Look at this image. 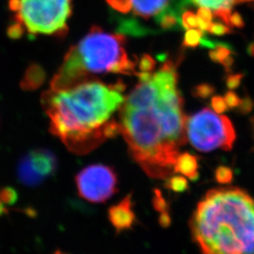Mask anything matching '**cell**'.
I'll list each match as a JSON object with an SVG mask.
<instances>
[{"label":"cell","mask_w":254,"mask_h":254,"mask_svg":"<svg viewBox=\"0 0 254 254\" xmlns=\"http://www.w3.org/2000/svg\"><path fill=\"white\" fill-rule=\"evenodd\" d=\"M200 8H206L213 12V15L220 19L222 23L230 26V17L232 15V8L242 2L253 0H191Z\"/></svg>","instance_id":"obj_10"},{"label":"cell","mask_w":254,"mask_h":254,"mask_svg":"<svg viewBox=\"0 0 254 254\" xmlns=\"http://www.w3.org/2000/svg\"><path fill=\"white\" fill-rule=\"evenodd\" d=\"M167 187L177 193H181L189 189V182L184 176H173L167 182Z\"/></svg>","instance_id":"obj_15"},{"label":"cell","mask_w":254,"mask_h":254,"mask_svg":"<svg viewBox=\"0 0 254 254\" xmlns=\"http://www.w3.org/2000/svg\"><path fill=\"white\" fill-rule=\"evenodd\" d=\"M224 100L226 102L228 109H234V108H238L240 103H241V99L239 98V96L236 94L235 91H229L227 93L225 94Z\"/></svg>","instance_id":"obj_23"},{"label":"cell","mask_w":254,"mask_h":254,"mask_svg":"<svg viewBox=\"0 0 254 254\" xmlns=\"http://www.w3.org/2000/svg\"><path fill=\"white\" fill-rule=\"evenodd\" d=\"M253 1H254V0H253Z\"/></svg>","instance_id":"obj_30"},{"label":"cell","mask_w":254,"mask_h":254,"mask_svg":"<svg viewBox=\"0 0 254 254\" xmlns=\"http://www.w3.org/2000/svg\"><path fill=\"white\" fill-rule=\"evenodd\" d=\"M241 80H242V74H240V73L230 75L227 78V81H226L228 89H229L230 91L235 90V89H236V88L240 85Z\"/></svg>","instance_id":"obj_26"},{"label":"cell","mask_w":254,"mask_h":254,"mask_svg":"<svg viewBox=\"0 0 254 254\" xmlns=\"http://www.w3.org/2000/svg\"><path fill=\"white\" fill-rule=\"evenodd\" d=\"M125 37L109 33L100 27L91 31L72 46L51 80L50 89L64 90L91 80L90 75L135 73L136 64L125 49Z\"/></svg>","instance_id":"obj_4"},{"label":"cell","mask_w":254,"mask_h":254,"mask_svg":"<svg viewBox=\"0 0 254 254\" xmlns=\"http://www.w3.org/2000/svg\"><path fill=\"white\" fill-rule=\"evenodd\" d=\"M177 23L175 15L173 13H162L159 17V24L163 28H172Z\"/></svg>","instance_id":"obj_22"},{"label":"cell","mask_w":254,"mask_h":254,"mask_svg":"<svg viewBox=\"0 0 254 254\" xmlns=\"http://www.w3.org/2000/svg\"><path fill=\"white\" fill-rule=\"evenodd\" d=\"M252 107H253V104H252V102L250 99H244V100H241V103H240V105H239V109L240 110L242 109V110H245V111H249L250 109H252Z\"/></svg>","instance_id":"obj_29"},{"label":"cell","mask_w":254,"mask_h":254,"mask_svg":"<svg viewBox=\"0 0 254 254\" xmlns=\"http://www.w3.org/2000/svg\"><path fill=\"white\" fill-rule=\"evenodd\" d=\"M155 193H156V194H155L154 200H153L154 208L156 209L157 211L161 212V213L166 212L167 208H168V204H167L166 200H165V199L162 197V195H161V193H160L159 191L156 190L155 191Z\"/></svg>","instance_id":"obj_25"},{"label":"cell","mask_w":254,"mask_h":254,"mask_svg":"<svg viewBox=\"0 0 254 254\" xmlns=\"http://www.w3.org/2000/svg\"><path fill=\"white\" fill-rule=\"evenodd\" d=\"M215 178L220 184H230L234 178V173L226 166H220L215 172Z\"/></svg>","instance_id":"obj_17"},{"label":"cell","mask_w":254,"mask_h":254,"mask_svg":"<svg viewBox=\"0 0 254 254\" xmlns=\"http://www.w3.org/2000/svg\"><path fill=\"white\" fill-rule=\"evenodd\" d=\"M109 5L113 9H117L123 13H127L130 11V6L128 0H107Z\"/></svg>","instance_id":"obj_24"},{"label":"cell","mask_w":254,"mask_h":254,"mask_svg":"<svg viewBox=\"0 0 254 254\" xmlns=\"http://www.w3.org/2000/svg\"><path fill=\"white\" fill-rule=\"evenodd\" d=\"M181 23L183 27H185L187 30L199 28V18L196 13L192 12L190 10L183 12L181 15Z\"/></svg>","instance_id":"obj_16"},{"label":"cell","mask_w":254,"mask_h":254,"mask_svg":"<svg viewBox=\"0 0 254 254\" xmlns=\"http://www.w3.org/2000/svg\"><path fill=\"white\" fill-rule=\"evenodd\" d=\"M57 166V159L50 151L45 149L31 151L19 163V180L26 186H37L52 175Z\"/></svg>","instance_id":"obj_8"},{"label":"cell","mask_w":254,"mask_h":254,"mask_svg":"<svg viewBox=\"0 0 254 254\" xmlns=\"http://www.w3.org/2000/svg\"><path fill=\"white\" fill-rule=\"evenodd\" d=\"M171 222H172V219H171V217H170L168 211L161 213V215L159 217V223H160V225L163 226V227H168V226H170Z\"/></svg>","instance_id":"obj_28"},{"label":"cell","mask_w":254,"mask_h":254,"mask_svg":"<svg viewBox=\"0 0 254 254\" xmlns=\"http://www.w3.org/2000/svg\"><path fill=\"white\" fill-rule=\"evenodd\" d=\"M213 92H214V88L211 85L201 84L196 87L194 94L197 97L205 99V98H209L213 94Z\"/></svg>","instance_id":"obj_21"},{"label":"cell","mask_w":254,"mask_h":254,"mask_svg":"<svg viewBox=\"0 0 254 254\" xmlns=\"http://www.w3.org/2000/svg\"><path fill=\"white\" fill-rule=\"evenodd\" d=\"M10 38L24 35L61 36L68 30L72 0H9Z\"/></svg>","instance_id":"obj_5"},{"label":"cell","mask_w":254,"mask_h":254,"mask_svg":"<svg viewBox=\"0 0 254 254\" xmlns=\"http://www.w3.org/2000/svg\"><path fill=\"white\" fill-rule=\"evenodd\" d=\"M109 218L111 224L120 233L124 230H127L135 222V214L132 210L131 196H127L117 205L110 207L109 211Z\"/></svg>","instance_id":"obj_9"},{"label":"cell","mask_w":254,"mask_h":254,"mask_svg":"<svg viewBox=\"0 0 254 254\" xmlns=\"http://www.w3.org/2000/svg\"><path fill=\"white\" fill-rule=\"evenodd\" d=\"M174 173H181L191 181H196L199 178L198 158L189 153L180 154L174 167Z\"/></svg>","instance_id":"obj_12"},{"label":"cell","mask_w":254,"mask_h":254,"mask_svg":"<svg viewBox=\"0 0 254 254\" xmlns=\"http://www.w3.org/2000/svg\"><path fill=\"white\" fill-rule=\"evenodd\" d=\"M154 67H155V62L154 59L149 55H144L138 64V68L140 72H143V73H151V71L154 70Z\"/></svg>","instance_id":"obj_18"},{"label":"cell","mask_w":254,"mask_h":254,"mask_svg":"<svg viewBox=\"0 0 254 254\" xmlns=\"http://www.w3.org/2000/svg\"><path fill=\"white\" fill-rule=\"evenodd\" d=\"M130 10L143 18L161 14L168 7L170 0H128Z\"/></svg>","instance_id":"obj_11"},{"label":"cell","mask_w":254,"mask_h":254,"mask_svg":"<svg viewBox=\"0 0 254 254\" xmlns=\"http://www.w3.org/2000/svg\"><path fill=\"white\" fill-rule=\"evenodd\" d=\"M79 196L92 203H101L117 192L118 178L115 172L106 165L94 164L81 170L75 177Z\"/></svg>","instance_id":"obj_7"},{"label":"cell","mask_w":254,"mask_h":254,"mask_svg":"<svg viewBox=\"0 0 254 254\" xmlns=\"http://www.w3.org/2000/svg\"><path fill=\"white\" fill-rule=\"evenodd\" d=\"M186 135L191 145L200 152L216 149L232 150L236 140V131L230 119L203 109L188 119Z\"/></svg>","instance_id":"obj_6"},{"label":"cell","mask_w":254,"mask_h":254,"mask_svg":"<svg viewBox=\"0 0 254 254\" xmlns=\"http://www.w3.org/2000/svg\"><path fill=\"white\" fill-rule=\"evenodd\" d=\"M202 35L203 31H201L199 28L189 29L185 34L183 45L187 47H196L201 42Z\"/></svg>","instance_id":"obj_14"},{"label":"cell","mask_w":254,"mask_h":254,"mask_svg":"<svg viewBox=\"0 0 254 254\" xmlns=\"http://www.w3.org/2000/svg\"><path fill=\"white\" fill-rule=\"evenodd\" d=\"M211 106H212L213 110L215 112L218 113V114L224 113L228 109L226 102L224 100V98L221 97V96H214V97H212V99H211Z\"/></svg>","instance_id":"obj_20"},{"label":"cell","mask_w":254,"mask_h":254,"mask_svg":"<svg viewBox=\"0 0 254 254\" xmlns=\"http://www.w3.org/2000/svg\"><path fill=\"white\" fill-rule=\"evenodd\" d=\"M178 73L171 62L147 80H139L121 109V132L130 154L153 178L174 173L186 142V116L178 90Z\"/></svg>","instance_id":"obj_1"},{"label":"cell","mask_w":254,"mask_h":254,"mask_svg":"<svg viewBox=\"0 0 254 254\" xmlns=\"http://www.w3.org/2000/svg\"><path fill=\"white\" fill-rule=\"evenodd\" d=\"M123 91L122 84L108 86L94 80L49 89L42 95L49 131L74 154L91 152L107 139L106 127L125 102Z\"/></svg>","instance_id":"obj_2"},{"label":"cell","mask_w":254,"mask_h":254,"mask_svg":"<svg viewBox=\"0 0 254 254\" xmlns=\"http://www.w3.org/2000/svg\"><path fill=\"white\" fill-rule=\"evenodd\" d=\"M230 26L236 27H243L244 26L243 18L238 12L232 13V15L230 17Z\"/></svg>","instance_id":"obj_27"},{"label":"cell","mask_w":254,"mask_h":254,"mask_svg":"<svg viewBox=\"0 0 254 254\" xmlns=\"http://www.w3.org/2000/svg\"><path fill=\"white\" fill-rule=\"evenodd\" d=\"M231 53L232 52L229 50L227 46H218L216 47V49L210 52V58L213 62L223 64L226 68H231L234 64V59L230 57Z\"/></svg>","instance_id":"obj_13"},{"label":"cell","mask_w":254,"mask_h":254,"mask_svg":"<svg viewBox=\"0 0 254 254\" xmlns=\"http://www.w3.org/2000/svg\"><path fill=\"white\" fill-rule=\"evenodd\" d=\"M209 32L215 35H225L231 32V28L228 27L227 25H225L224 23H220V22H215L212 23L210 25V27L208 29Z\"/></svg>","instance_id":"obj_19"},{"label":"cell","mask_w":254,"mask_h":254,"mask_svg":"<svg viewBox=\"0 0 254 254\" xmlns=\"http://www.w3.org/2000/svg\"><path fill=\"white\" fill-rule=\"evenodd\" d=\"M190 226L202 254H254V200L244 190L208 191Z\"/></svg>","instance_id":"obj_3"}]
</instances>
